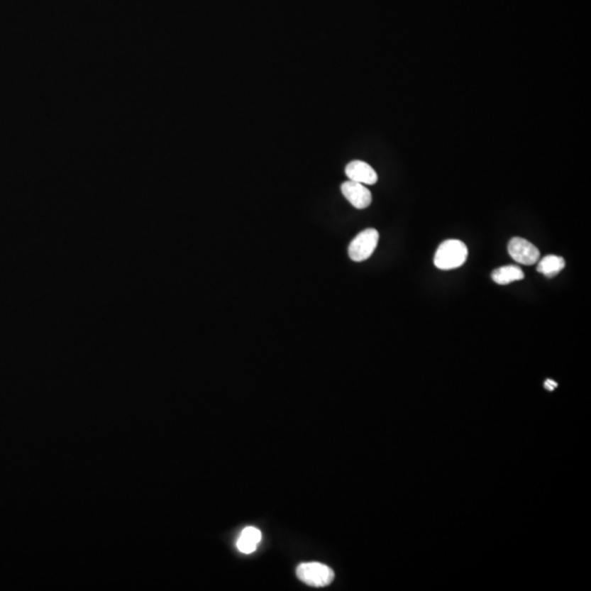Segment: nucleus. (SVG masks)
I'll list each match as a JSON object with an SVG mask.
<instances>
[{"label":"nucleus","instance_id":"obj_1","mask_svg":"<svg viewBox=\"0 0 591 591\" xmlns=\"http://www.w3.org/2000/svg\"><path fill=\"white\" fill-rule=\"evenodd\" d=\"M468 248L460 240H447L439 245L433 258L436 267L443 271L455 270L467 261Z\"/></svg>","mask_w":591,"mask_h":591},{"label":"nucleus","instance_id":"obj_2","mask_svg":"<svg viewBox=\"0 0 591 591\" xmlns=\"http://www.w3.org/2000/svg\"><path fill=\"white\" fill-rule=\"evenodd\" d=\"M298 578L311 587H326L334 580V572L326 565L318 562L302 563L297 568Z\"/></svg>","mask_w":591,"mask_h":591},{"label":"nucleus","instance_id":"obj_3","mask_svg":"<svg viewBox=\"0 0 591 591\" xmlns=\"http://www.w3.org/2000/svg\"><path fill=\"white\" fill-rule=\"evenodd\" d=\"M379 233L374 228H368L358 233L350 242L348 247V255L354 262H363L369 259L377 245H378Z\"/></svg>","mask_w":591,"mask_h":591},{"label":"nucleus","instance_id":"obj_4","mask_svg":"<svg viewBox=\"0 0 591 591\" xmlns=\"http://www.w3.org/2000/svg\"><path fill=\"white\" fill-rule=\"evenodd\" d=\"M508 252L512 259L524 265H534L540 259V251L531 242L515 237L508 243Z\"/></svg>","mask_w":591,"mask_h":591},{"label":"nucleus","instance_id":"obj_5","mask_svg":"<svg viewBox=\"0 0 591 591\" xmlns=\"http://www.w3.org/2000/svg\"><path fill=\"white\" fill-rule=\"evenodd\" d=\"M341 189L345 199H348L355 209H367L372 201L371 192L362 183L354 182L348 179L343 183Z\"/></svg>","mask_w":591,"mask_h":591},{"label":"nucleus","instance_id":"obj_6","mask_svg":"<svg viewBox=\"0 0 591 591\" xmlns=\"http://www.w3.org/2000/svg\"><path fill=\"white\" fill-rule=\"evenodd\" d=\"M345 175L350 181L364 185H374L378 181V175L375 169L368 163L360 160H354L348 163L345 168Z\"/></svg>","mask_w":591,"mask_h":591},{"label":"nucleus","instance_id":"obj_7","mask_svg":"<svg viewBox=\"0 0 591 591\" xmlns=\"http://www.w3.org/2000/svg\"><path fill=\"white\" fill-rule=\"evenodd\" d=\"M262 540V532L254 526H247L242 530L240 538H238V550L243 554L253 553Z\"/></svg>","mask_w":591,"mask_h":591},{"label":"nucleus","instance_id":"obj_8","mask_svg":"<svg viewBox=\"0 0 591 591\" xmlns=\"http://www.w3.org/2000/svg\"><path fill=\"white\" fill-rule=\"evenodd\" d=\"M492 278L498 285H508L510 282L524 280V273L519 266L507 265L496 268L492 273Z\"/></svg>","mask_w":591,"mask_h":591},{"label":"nucleus","instance_id":"obj_9","mask_svg":"<svg viewBox=\"0 0 591 591\" xmlns=\"http://www.w3.org/2000/svg\"><path fill=\"white\" fill-rule=\"evenodd\" d=\"M565 260L558 255L544 256L541 261L538 262L536 271L543 274L548 278L556 277L558 273L564 270Z\"/></svg>","mask_w":591,"mask_h":591},{"label":"nucleus","instance_id":"obj_10","mask_svg":"<svg viewBox=\"0 0 591 591\" xmlns=\"http://www.w3.org/2000/svg\"><path fill=\"white\" fill-rule=\"evenodd\" d=\"M544 387L546 389H548V391H553L554 389L558 388V383L556 381L551 380V379H548L544 383Z\"/></svg>","mask_w":591,"mask_h":591}]
</instances>
